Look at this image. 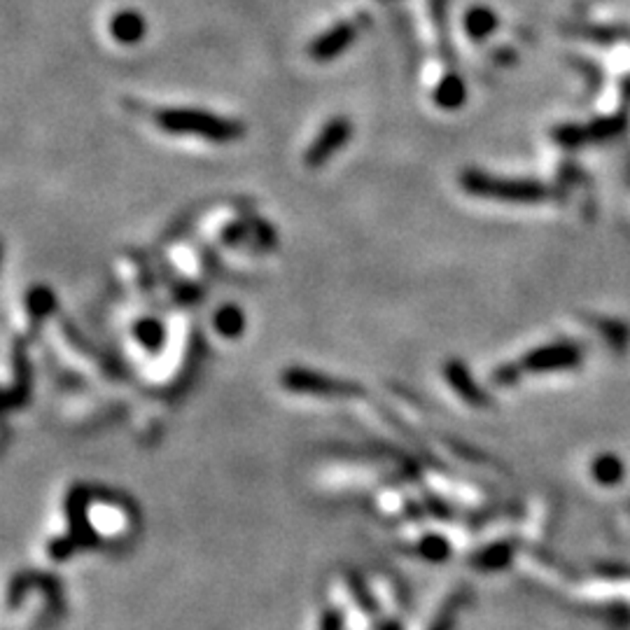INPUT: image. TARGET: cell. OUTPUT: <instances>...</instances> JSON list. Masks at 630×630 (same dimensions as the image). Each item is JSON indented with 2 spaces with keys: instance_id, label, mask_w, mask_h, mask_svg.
I'll return each mask as SVG.
<instances>
[{
  "instance_id": "6da1fadb",
  "label": "cell",
  "mask_w": 630,
  "mask_h": 630,
  "mask_svg": "<svg viewBox=\"0 0 630 630\" xmlns=\"http://www.w3.org/2000/svg\"><path fill=\"white\" fill-rule=\"evenodd\" d=\"M154 124L171 136L202 138L208 143H236L245 136V124L229 117L199 108H153L150 110Z\"/></svg>"
},
{
  "instance_id": "52a82bcc",
  "label": "cell",
  "mask_w": 630,
  "mask_h": 630,
  "mask_svg": "<svg viewBox=\"0 0 630 630\" xmlns=\"http://www.w3.org/2000/svg\"><path fill=\"white\" fill-rule=\"evenodd\" d=\"M497 28V16L488 7H472L465 15V31L472 40H486Z\"/></svg>"
},
{
  "instance_id": "8992f818",
  "label": "cell",
  "mask_w": 630,
  "mask_h": 630,
  "mask_svg": "<svg viewBox=\"0 0 630 630\" xmlns=\"http://www.w3.org/2000/svg\"><path fill=\"white\" fill-rule=\"evenodd\" d=\"M432 98H435V103L439 105V108L456 110L465 103L468 87H465V82H462L456 73H448V75L441 77V82L435 87Z\"/></svg>"
},
{
  "instance_id": "3957f363",
  "label": "cell",
  "mask_w": 630,
  "mask_h": 630,
  "mask_svg": "<svg viewBox=\"0 0 630 630\" xmlns=\"http://www.w3.org/2000/svg\"><path fill=\"white\" fill-rule=\"evenodd\" d=\"M353 138V122L339 114V117H331L325 126L320 129V133L310 141V145L306 147L304 163L309 169H320L330 162L334 154H339L346 147V143Z\"/></svg>"
},
{
  "instance_id": "7a4b0ae2",
  "label": "cell",
  "mask_w": 630,
  "mask_h": 630,
  "mask_svg": "<svg viewBox=\"0 0 630 630\" xmlns=\"http://www.w3.org/2000/svg\"><path fill=\"white\" fill-rule=\"evenodd\" d=\"M462 190L488 199H505V202H539L544 196L542 187L526 182V180H502L481 171H465L460 175Z\"/></svg>"
},
{
  "instance_id": "5b68a950",
  "label": "cell",
  "mask_w": 630,
  "mask_h": 630,
  "mask_svg": "<svg viewBox=\"0 0 630 630\" xmlns=\"http://www.w3.org/2000/svg\"><path fill=\"white\" fill-rule=\"evenodd\" d=\"M108 31L114 43L138 44L147 33V24L138 10H120L110 16Z\"/></svg>"
},
{
  "instance_id": "277c9868",
  "label": "cell",
  "mask_w": 630,
  "mask_h": 630,
  "mask_svg": "<svg viewBox=\"0 0 630 630\" xmlns=\"http://www.w3.org/2000/svg\"><path fill=\"white\" fill-rule=\"evenodd\" d=\"M355 38H358V24L339 22L309 44V56L318 64H330V61L339 59L355 43Z\"/></svg>"
}]
</instances>
